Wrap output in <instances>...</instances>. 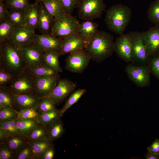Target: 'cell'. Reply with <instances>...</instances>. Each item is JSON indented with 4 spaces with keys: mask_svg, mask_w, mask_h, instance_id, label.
<instances>
[{
    "mask_svg": "<svg viewBox=\"0 0 159 159\" xmlns=\"http://www.w3.org/2000/svg\"><path fill=\"white\" fill-rule=\"evenodd\" d=\"M8 19L16 26H26L24 11L9 10Z\"/></svg>",
    "mask_w": 159,
    "mask_h": 159,
    "instance_id": "31",
    "label": "cell"
},
{
    "mask_svg": "<svg viewBox=\"0 0 159 159\" xmlns=\"http://www.w3.org/2000/svg\"><path fill=\"white\" fill-rule=\"evenodd\" d=\"M8 0H0V1H4V2L6 1H7Z\"/></svg>",
    "mask_w": 159,
    "mask_h": 159,
    "instance_id": "53",
    "label": "cell"
},
{
    "mask_svg": "<svg viewBox=\"0 0 159 159\" xmlns=\"http://www.w3.org/2000/svg\"><path fill=\"white\" fill-rule=\"evenodd\" d=\"M106 7L104 0H81L78 7V17L84 21L100 18Z\"/></svg>",
    "mask_w": 159,
    "mask_h": 159,
    "instance_id": "5",
    "label": "cell"
},
{
    "mask_svg": "<svg viewBox=\"0 0 159 159\" xmlns=\"http://www.w3.org/2000/svg\"><path fill=\"white\" fill-rule=\"evenodd\" d=\"M50 140L53 142L61 137L64 132L63 122L59 119L46 126Z\"/></svg>",
    "mask_w": 159,
    "mask_h": 159,
    "instance_id": "24",
    "label": "cell"
},
{
    "mask_svg": "<svg viewBox=\"0 0 159 159\" xmlns=\"http://www.w3.org/2000/svg\"><path fill=\"white\" fill-rule=\"evenodd\" d=\"M56 105L49 96L44 97L41 99L37 109L41 114L55 109Z\"/></svg>",
    "mask_w": 159,
    "mask_h": 159,
    "instance_id": "36",
    "label": "cell"
},
{
    "mask_svg": "<svg viewBox=\"0 0 159 159\" xmlns=\"http://www.w3.org/2000/svg\"><path fill=\"white\" fill-rule=\"evenodd\" d=\"M125 72L130 80L138 87H145L150 85V71L149 67L129 64L126 66Z\"/></svg>",
    "mask_w": 159,
    "mask_h": 159,
    "instance_id": "8",
    "label": "cell"
},
{
    "mask_svg": "<svg viewBox=\"0 0 159 159\" xmlns=\"http://www.w3.org/2000/svg\"><path fill=\"white\" fill-rule=\"evenodd\" d=\"M26 69L34 77H52L59 74L56 71L45 63L34 68L27 67Z\"/></svg>",
    "mask_w": 159,
    "mask_h": 159,
    "instance_id": "26",
    "label": "cell"
},
{
    "mask_svg": "<svg viewBox=\"0 0 159 159\" xmlns=\"http://www.w3.org/2000/svg\"><path fill=\"white\" fill-rule=\"evenodd\" d=\"M76 83L68 79H60L49 97L56 105L63 101L76 88Z\"/></svg>",
    "mask_w": 159,
    "mask_h": 159,
    "instance_id": "12",
    "label": "cell"
},
{
    "mask_svg": "<svg viewBox=\"0 0 159 159\" xmlns=\"http://www.w3.org/2000/svg\"><path fill=\"white\" fill-rule=\"evenodd\" d=\"M27 138L29 140H31L51 141L49 139L47 126L40 123L30 132Z\"/></svg>",
    "mask_w": 159,
    "mask_h": 159,
    "instance_id": "30",
    "label": "cell"
},
{
    "mask_svg": "<svg viewBox=\"0 0 159 159\" xmlns=\"http://www.w3.org/2000/svg\"><path fill=\"white\" fill-rule=\"evenodd\" d=\"M58 74L52 77H34L35 93L43 97L49 96L60 79Z\"/></svg>",
    "mask_w": 159,
    "mask_h": 159,
    "instance_id": "14",
    "label": "cell"
},
{
    "mask_svg": "<svg viewBox=\"0 0 159 159\" xmlns=\"http://www.w3.org/2000/svg\"><path fill=\"white\" fill-rule=\"evenodd\" d=\"M26 26L35 31L37 28L38 17V2L30 4L24 11Z\"/></svg>",
    "mask_w": 159,
    "mask_h": 159,
    "instance_id": "20",
    "label": "cell"
},
{
    "mask_svg": "<svg viewBox=\"0 0 159 159\" xmlns=\"http://www.w3.org/2000/svg\"><path fill=\"white\" fill-rule=\"evenodd\" d=\"M17 111L9 107L0 110V120L17 119Z\"/></svg>",
    "mask_w": 159,
    "mask_h": 159,
    "instance_id": "41",
    "label": "cell"
},
{
    "mask_svg": "<svg viewBox=\"0 0 159 159\" xmlns=\"http://www.w3.org/2000/svg\"><path fill=\"white\" fill-rule=\"evenodd\" d=\"M38 10L37 29L41 34H50L54 17L47 11L42 2H38Z\"/></svg>",
    "mask_w": 159,
    "mask_h": 159,
    "instance_id": "19",
    "label": "cell"
},
{
    "mask_svg": "<svg viewBox=\"0 0 159 159\" xmlns=\"http://www.w3.org/2000/svg\"><path fill=\"white\" fill-rule=\"evenodd\" d=\"M129 33L132 44L131 62L146 64L149 62L151 56L144 44L142 32L134 31Z\"/></svg>",
    "mask_w": 159,
    "mask_h": 159,
    "instance_id": "6",
    "label": "cell"
},
{
    "mask_svg": "<svg viewBox=\"0 0 159 159\" xmlns=\"http://www.w3.org/2000/svg\"><path fill=\"white\" fill-rule=\"evenodd\" d=\"M21 48L27 68H34L45 63L44 52L32 43L26 45Z\"/></svg>",
    "mask_w": 159,
    "mask_h": 159,
    "instance_id": "15",
    "label": "cell"
},
{
    "mask_svg": "<svg viewBox=\"0 0 159 159\" xmlns=\"http://www.w3.org/2000/svg\"><path fill=\"white\" fill-rule=\"evenodd\" d=\"M4 2L9 10L25 11L30 4L29 0H8Z\"/></svg>",
    "mask_w": 159,
    "mask_h": 159,
    "instance_id": "38",
    "label": "cell"
},
{
    "mask_svg": "<svg viewBox=\"0 0 159 159\" xmlns=\"http://www.w3.org/2000/svg\"><path fill=\"white\" fill-rule=\"evenodd\" d=\"M98 26L97 23L92 21H84L80 23L78 32L87 42L97 32Z\"/></svg>",
    "mask_w": 159,
    "mask_h": 159,
    "instance_id": "21",
    "label": "cell"
},
{
    "mask_svg": "<svg viewBox=\"0 0 159 159\" xmlns=\"http://www.w3.org/2000/svg\"><path fill=\"white\" fill-rule=\"evenodd\" d=\"M147 149L149 152L159 155V140L156 139Z\"/></svg>",
    "mask_w": 159,
    "mask_h": 159,
    "instance_id": "48",
    "label": "cell"
},
{
    "mask_svg": "<svg viewBox=\"0 0 159 159\" xmlns=\"http://www.w3.org/2000/svg\"><path fill=\"white\" fill-rule=\"evenodd\" d=\"M147 16L151 22L156 25H159V0L151 2L148 11Z\"/></svg>",
    "mask_w": 159,
    "mask_h": 159,
    "instance_id": "35",
    "label": "cell"
},
{
    "mask_svg": "<svg viewBox=\"0 0 159 159\" xmlns=\"http://www.w3.org/2000/svg\"><path fill=\"white\" fill-rule=\"evenodd\" d=\"M15 120L17 129L26 137L30 132L40 124L38 121L32 120L17 118Z\"/></svg>",
    "mask_w": 159,
    "mask_h": 159,
    "instance_id": "28",
    "label": "cell"
},
{
    "mask_svg": "<svg viewBox=\"0 0 159 159\" xmlns=\"http://www.w3.org/2000/svg\"><path fill=\"white\" fill-rule=\"evenodd\" d=\"M11 93L14 97L16 108L19 110L29 108H37L42 98L35 93L23 94Z\"/></svg>",
    "mask_w": 159,
    "mask_h": 159,
    "instance_id": "18",
    "label": "cell"
},
{
    "mask_svg": "<svg viewBox=\"0 0 159 159\" xmlns=\"http://www.w3.org/2000/svg\"><path fill=\"white\" fill-rule=\"evenodd\" d=\"M17 119L32 120L39 122L40 114L37 108H31L21 110L17 111Z\"/></svg>",
    "mask_w": 159,
    "mask_h": 159,
    "instance_id": "37",
    "label": "cell"
},
{
    "mask_svg": "<svg viewBox=\"0 0 159 159\" xmlns=\"http://www.w3.org/2000/svg\"><path fill=\"white\" fill-rule=\"evenodd\" d=\"M8 107H9L6 106L1 100H0V110H2Z\"/></svg>",
    "mask_w": 159,
    "mask_h": 159,
    "instance_id": "51",
    "label": "cell"
},
{
    "mask_svg": "<svg viewBox=\"0 0 159 159\" xmlns=\"http://www.w3.org/2000/svg\"><path fill=\"white\" fill-rule=\"evenodd\" d=\"M28 142L27 138L21 135H10L4 143L15 154Z\"/></svg>",
    "mask_w": 159,
    "mask_h": 159,
    "instance_id": "23",
    "label": "cell"
},
{
    "mask_svg": "<svg viewBox=\"0 0 159 159\" xmlns=\"http://www.w3.org/2000/svg\"><path fill=\"white\" fill-rule=\"evenodd\" d=\"M35 34V31L27 26H16L9 41L21 48L31 43Z\"/></svg>",
    "mask_w": 159,
    "mask_h": 159,
    "instance_id": "17",
    "label": "cell"
},
{
    "mask_svg": "<svg viewBox=\"0 0 159 159\" xmlns=\"http://www.w3.org/2000/svg\"><path fill=\"white\" fill-rule=\"evenodd\" d=\"M66 12L71 14L74 10L78 8L81 0H59Z\"/></svg>",
    "mask_w": 159,
    "mask_h": 159,
    "instance_id": "40",
    "label": "cell"
},
{
    "mask_svg": "<svg viewBox=\"0 0 159 159\" xmlns=\"http://www.w3.org/2000/svg\"><path fill=\"white\" fill-rule=\"evenodd\" d=\"M131 16L129 6L119 4L112 5L107 11L105 21L110 31L120 35L123 34Z\"/></svg>",
    "mask_w": 159,
    "mask_h": 159,
    "instance_id": "3",
    "label": "cell"
},
{
    "mask_svg": "<svg viewBox=\"0 0 159 159\" xmlns=\"http://www.w3.org/2000/svg\"><path fill=\"white\" fill-rule=\"evenodd\" d=\"M61 55L60 52H58L49 51L44 53L45 63L58 73L62 72L59 62V58Z\"/></svg>",
    "mask_w": 159,
    "mask_h": 159,
    "instance_id": "27",
    "label": "cell"
},
{
    "mask_svg": "<svg viewBox=\"0 0 159 159\" xmlns=\"http://www.w3.org/2000/svg\"><path fill=\"white\" fill-rule=\"evenodd\" d=\"M144 44L151 57L159 55V26L158 25L150 28L142 32Z\"/></svg>",
    "mask_w": 159,
    "mask_h": 159,
    "instance_id": "16",
    "label": "cell"
},
{
    "mask_svg": "<svg viewBox=\"0 0 159 159\" xmlns=\"http://www.w3.org/2000/svg\"><path fill=\"white\" fill-rule=\"evenodd\" d=\"M26 68L21 48L9 41L0 42V68L14 78L25 71Z\"/></svg>",
    "mask_w": 159,
    "mask_h": 159,
    "instance_id": "1",
    "label": "cell"
},
{
    "mask_svg": "<svg viewBox=\"0 0 159 159\" xmlns=\"http://www.w3.org/2000/svg\"><path fill=\"white\" fill-rule=\"evenodd\" d=\"M0 128L6 131L11 135H23L19 130L11 127L6 120H0Z\"/></svg>",
    "mask_w": 159,
    "mask_h": 159,
    "instance_id": "45",
    "label": "cell"
},
{
    "mask_svg": "<svg viewBox=\"0 0 159 159\" xmlns=\"http://www.w3.org/2000/svg\"><path fill=\"white\" fill-rule=\"evenodd\" d=\"M149 62L150 71L159 80V55L152 57Z\"/></svg>",
    "mask_w": 159,
    "mask_h": 159,
    "instance_id": "43",
    "label": "cell"
},
{
    "mask_svg": "<svg viewBox=\"0 0 159 159\" xmlns=\"http://www.w3.org/2000/svg\"><path fill=\"white\" fill-rule=\"evenodd\" d=\"M32 151L33 159H39L44 152L53 145L52 142L49 140H29Z\"/></svg>",
    "mask_w": 159,
    "mask_h": 159,
    "instance_id": "22",
    "label": "cell"
},
{
    "mask_svg": "<svg viewBox=\"0 0 159 159\" xmlns=\"http://www.w3.org/2000/svg\"><path fill=\"white\" fill-rule=\"evenodd\" d=\"M85 49L91 59L98 63L102 62L115 52L114 37L107 32L98 30L87 42Z\"/></svg>",
    "mask_w": 159,
    "mask_h": 159,
    "instance_id": "2",
    "label": "cell"
},
{
    "mask_svg": "<svg viewBox=\"0 0 159 159\" xmlns=\"http://www.w3.org/2000/svg\"><path fill=\"white\" fill-rule=\"evenodd\" d=\"M7 88L11 92L17 94L36 93L34 77L26 69L20 74L14 77Z\"/></svg>",
    "mask_w": 159,
    "mask_h": 159,
    "instance_id": "7",
    "label": "cell"
},
{
    "mask_svg": "<svg viewBox=\"0 0 159 159\" xmlns=\"http://www.w3.org/2000/svg\"><path fill=\"white\" fill-rule=\"evenodd\" d=\"M42 3L46 9L54 18L66 12L59 0H46Z\"/></svg>",
    "mask_w": 159,
    "mask_h": 159,
    "instance_id": "29",
    "label": "cell"
},
{
    "mask_svg": "<svg viewBox=\"0 0 159 159\" xmlns=\"http://www.w3.org/2000/svg\"><path fill=\"white\" fill-rule=\"evenodd\" d=\"M132 47L129 32L120 35L114 42V51L120 58L126 62H132Z\"/></svg>",
    "mask_w": 159,
    "mask_h": 159,
    "instance_id": "13",
    "label": "cell"
},
{
    "mask_svg": "<svg viewBox=\"0 0 159 159\" xmlns=\"http://www.w3.org/2000/svg\"><path fill=\"white\" fill-rule=\"evenodd\" d=\"M61 117L60 110L56 108L40 114L39 118V122L40 124L47 126Z\"/></svg>",
    "mask_w": 159,
    "mask_h": 159,
    "instance_id": "33",
    "label": "cell"
},
{
    "mask_svg": "<svg viewBox=\"0 0 159 159\" xmlns=\"http://www.w3.org/2000/svg\"><path fill=\"white\" fill-rule=\"evenodd\" d=\"M55 154V150L53 145L47 148L40 156L39 159H52Z\"/></svg>",
    "mask_w": 159,
    "mask_h": 159,
    "instance_id": "47",
    "label": "cell"
},
{
    "mask_svg": "<svg viewBox=\"0 0 159 159\" xmlns=\"http://www.w3.org/2000/svg\"><path fill=\"white\" fill-rule=\"evenodd\" d=\"M159 155L157 154L148 151L145 155V157L147 159H159Z\"/></svg>",
    "mask_w": 159,
    "mask_h": 159,
    "instance_id": "50",
    "label": "cell"
},
{
    "mask_svg": "<svg viewBox=\"0 0 159 159\" xmlns=\"http://www.w3.org/2000/svg\"><path fill=\"white\" fill-rule=\"evenodd\" d=\"M16 154L4 143L0 144V159H15Z\"/></svg>",
    "mask_w": 159,
    "mask_h": 159,
    "instance_id": "42",
    "label": "cell"
},
{
    "mask_svg": "<svg viewBox=\"0 0 159 159\" xmlns=\"http://www.w3.org/2000/svg\"><path fill=\"white\" fill-rule=\"evenodd\" d=\"M10 135L6 131L0 128V144L4 143Z\"/></svg>",
    "mask_w": 159,
    "mask_h": 159,
    "instance_id": "49",
    "label": "cell"
},
{
    "mask_svg": "<svg viewBox=\"0 0 159 159\" xmlns=\"http://www.w3.org/2000/svg\"><path fill=\"white\" fill-rule=\"evenodd\" d=\"M87 43L79 32L62 37L60 52L61 55L85 49Z\"/></svg>",
    "mask_w": 159,
    "mask_h": 159,
    "instance_id": "11",
    "label": "cell"
},
{
    "mask_svg": "<svg viewBox=\"0 0 159 159\" xmlns=\"http://www.w3.org/2000/svg\"><path fill=\"white\" fill-rule=\"evenodd\" d=\"M80 23L71 14L65 12L54 18L50 34L62 38L78 32Z\"/></svg>",
    "mask_w": 159,
    "mask_h": 159,
    "instance_id": "4",
    "label": "cell"
},
{
    "mask_svg": "<svg viewBox=\"0 0 159 159\" xmlns=\"http://www.w3.org/2000/svg\"><path fill=\"white\" fill-rule=\"evenodd\" d=\"M16 27L8 19L0 21V42L9 41Z\"/></svg>",
    "mask_w": 159,
    "mask_h": 159,
    "instance_id": "25",
    "label": "cell"
},
{
    "mask_svg": "<svg viewBox=\"0 0 159 159\" xmlns=\"http://www.w3.org/2000/svg\"><path fill=\"white\" fill-rule=\"evenodd\" d=\"M0 100L8 107L16 110L14 97L7 87H0Z\"/></svg>",
    "mask_w": 159,
    "mask_h": 159,
    "instance_id": "34",
    "label": "cell"
},
{
    "mask_svg": "<svg viewBox=\"0 0 159 159\" xmlns=\"http://www.w3.org/2000/svg\"><path fill=\"white\" fill-rule=\"evenodd\" d=\"M86 91L85 89H79L70 95L63 107L60 110L61 117L71 106L77 102Z\"/></svg>",
    "mask_w": 159,
    "mask_h": 159,
    "instance_id": "32",
    "label": "cell"
},
{
    "mask_svg": "<svg viewBox=\"0 0 159 159\" xmlns=\"http://www.w3.org/2000/svg\"><path fill=\"white\" fill-rule=\"evenodd\" d=\"M62 38L50 34H36L31 43L44 53L49 51L60 52Z\"/></svg>",
    "mask_w": 159,
    "mask_h": 159,
    "instance_id": "10",
    "label": "cell"
},
{
    "mask_svg": "<svg viewBox=\"0 0 159 159\" xmlns=\"http://www.w3.org/2000/svg\"><path fill=\"white\" fill-rule=\"evenodd\" d=\"M13 78L11 74L0 68V87H6V85L10 84Z\"/></svg>",
    "mask_w": 159,
    "mask_h": 159,
    "instance_id": "44",
    "label": "cell"
},
{
    "mask_svg": "<svg viewBox=\"0 0 159 159\" xmlns=\"http://www.w3.org/2000/svg\"><path fill=\"white\" fill-rule=\"evenodd\" d=\"M15 159H33L32 151L28 141L16 154Z\"/></svg>",
    "mask_w": 159,
    "mask_h": 159,
    "instance_id": "39",
    "label": "cell"
},
{
    "mask_svg": "<svg viewBox=\"0 0 159 159\" xmlns=\"http://www.w3.org/2000/svg\"><path fill=\"white\" fill-rule=\"evenodd\" d=\"M35 2H43L46 0H34Z\"/></svg>",
    "mask_w": 159,
    "mask_h": 159,
    "instance_id": "52",
    "label": "cell"
},
{
    "mask_svg": "<svg viewBox=\"0 0 159 159\" xmlns=\"http://www.w3.org/2000/svg\"><path fill=\"white\" fill-rule=\"evenodd\" d=\"M85 49L70 54L66 58L65 68L74 73H81L86 68L91 60Z\"/></svg>",
    "mask_w": 159,
    "mask_h": 159,
    "instance_id": "9",
    "label": "cell"
},
{
    "mask_svg": "<svg viewBox=\"0 0 159 159\" xmlns=\"http://www.w3.org/2000/svg\"><path fill=\"white\" fill-rule=\"evenodd\" d=\"M8 9L5 2L0 1V21L8 19Z\"/></svg>",
    "mask_w": 159,
    "mask_h": 159,
    "instance_id": "46",
    "label": "cell"
}]
</instances>
